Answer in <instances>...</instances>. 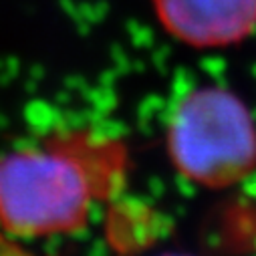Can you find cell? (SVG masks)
Instances as JSON below:
<instances>
[{
	"mask_svg": "<svg viewBox=\"0 0 256 256\" xmlns=\"http://www.w3.org/2000/svg\"><path fill=\"white\" fill-rule=\"evenodd\" d=\"M125 152L117 142L71 136L0 156V226L36 238L79 230L95 200L119 188Z\"/></svg>",
	"mask_w": 256,
	"mask_h": 256,
	"instance_id": "cell-1",
	"label": "cell"
},
{
	"mask_svg": "<svg viewBox=\"0 0 256 256\" xmlns=\"http://www.w3.org/2000/svg\"><path fill=\"white\" fill-rule=\"evenodd\" d=\"M168 152L176 170L204 188H228L256 168V123L230 89L190 91L168 125Z\"/></svg>",
	"mask_w": 256,
	"mask_h": 256,
	"instance_id": "cell-2",
	"label": "cell"
},
{
	"mask_svg": "<svg viewBox=\"0 0 256 256\" xmlns=\"http://www.w3.org/2000/svg\"><path fill=\"white\" fill-rule=\"evenodd\" d=\"M162 26L196 48H220L256 32V0H152Z\"/></svg>",
	"mask_w": 256,
	"mask_h": 256,
	"instance_id": "cell-3",
	"label": "cell"
},
{
	"mask_svg": "<svg viewBox=\"0 0 256 256\" xmlns=\"http://www.w3.org/2000/svg\"><path fill=\"white\" fill-rule=\"evenodd\" d=\"M0 256H26V254H22L18 248H14L4 238H0Z\"/></svg>",
	"mask_w": 256,
	"mask_h": 256,
	"instance_id": "cell-4",
	"label": "cell"
},
{
	"mask_svg": "<svg viewBox=\"0 0 256 256\" xmlns=\"http://www.w3.org/2000/svg\"><path fill=\"white\" fill-rule=\"evenodd\" d=\"M168 256H174V254H168Z\"/></svg>",
	"mask_w": 256,
	"mask_h": 256,
	"instance_id": "cell-5",
	"label": "cell"
}]
</instances>
